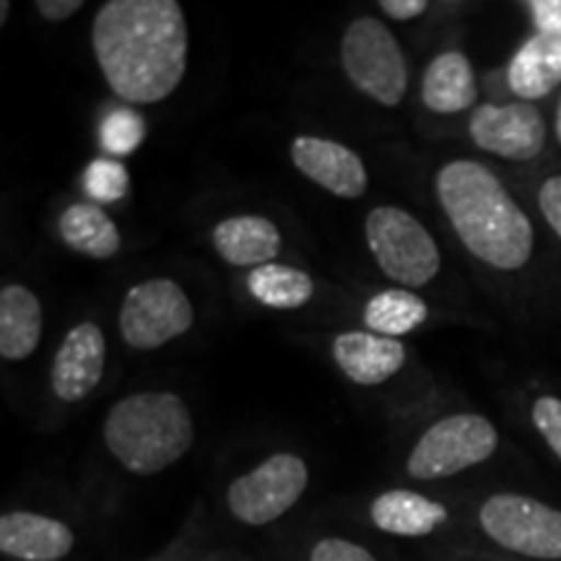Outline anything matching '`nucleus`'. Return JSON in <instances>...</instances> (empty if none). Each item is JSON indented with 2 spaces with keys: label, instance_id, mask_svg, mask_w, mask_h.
Returning a JSON list of instances; mask_svg holds the SVG:
<instances>
[{
  "label": "nucleus",
  "instance_id": "obj_1",
  "mask_svg": "<svg viewBox=\"0 0 561 561\" xmlns=\"http://www.w3.org/2000/svg\"><path fill=\"white\" fill-rule=\"evenodd\" d=\"M107 87L130 104L174 94L187 70V21L178 0H107L91 24Z\"/></svg>",
  "mask_w": 561,
  "mask_h": 561
},
{
  "label": "nucleus",
  "instance_id": "obj_2",
  "mask_svg": "<svg viewBox=\"0 0 561 561\" xmlns=\"http://www.w3.org/2000/svg\"><path fill=\"white\" fill-rule=\"evenodd\" d=\"M437 198L455 234L496 271H520L533 255V224L489 167L455 159L437 174Z\"/></svg>",
  "mask_w": 561,
  "mask_h": 561
},
{
  "label": "nucleus",
  "instance_id": "obj_3",
  "mask_svg": "<svg viewBox=\"0 0 561 561\" xmlns=\"http://www.w3.org/2000/svg\"><path fill=\"white\" fill-rule=\"evenodd\" d=\"M104 442L125 471L161 473L193 447L191 409L174 392H133L110 409Z\"/></svg>",
  "mask_w": 561,
  "mask_h": 561
},
{
  "label": "nucleus",
  "instance_id": "obj_4",
  "mask_svg": "<svg viewBox=\"0 0 561 561\" xmlns=\"http://www.w3.org/2000/svg\"><path fill=\"white\" fill-rule=\"evenodd\" d=\"M341 66L362 94L382 107H398L409 89V66L396 34L375 16H359L341 39Z\"/></svg>",
  "mask_w": 561,
  "mask_h": 561
},
{
  "label": "nucleus",
  "instance_id": "obj_5",
  "mask_svg": "<svg viewBox=\"0 0 561 561\" xmlns=\"http://www.w3.org/2000/svg\"><path fill=\"white\" fill-rule=\"evenodd\" d=\"M364 231L380 271L405 289L426 286L439 273L442 255L437 242L409 210L398 206L371 208Z\"/></svg>",
  "mask_w": 561,
  "mask_h": 561
},
{
  "label": "nucleus",
  "instance_id": "obj_6",
  "mask_svg": "<svg viewBox=\"0 0 561 561\" xmlns=\"http://www.w3.org/2000/svg\"><path fill=\"white\" fill-rule=\"evenodd\" d=\"M500 434L479 413H455L430 426L411 450L409 473L419 481H437L489 460Z\"/></svg>",
  "mask_w": 561,
  "mask_h": 561
},
{
  "label": "nucleus",
  "instance_id": "obj_7",
  "mask_svg": "<svg viewBox=\"0 0 561 561\" xmlns=\"http://www.w3.org/2000/svg\"><path fill=\"white\" fill-rule=\"evenodd\" d=\"M117 322L128 346L151 351L191 331L195 310L178 280L149 278L125 294Z\"/></svg>",
  "mask_w": 561,
  "mask_h": 561
},
{
  "label": "nucleus",
  "instance_id": "obj_8",
  "mask_svg": "<svg viewBox=\"0 0 561 561\" xmlns=\"http://www.w3.org/2000/svg\"><path fill=\"white\" fill-rule=\"evenodd\" d=\"M491 541L530 559H561V512L523 494H494L479 512Z\"/></svg>",
  "mask_w": 561,
  "mask_h": 561
},
{
  "label": "nucleus",
  "instance_id": "obj_9",
  "mask_svg": "<svg viewBox=\"0 0 561 561\" xmlns=\"http://www.w3.org/2000/svg\"><path fill=\"white\" fill-rule=\"evenodd\" d=\"M310 471L294 453H276L231 481L227 491L229 512L244 525H268L289 512L305 494Z\"/></svg>",
  "mask_w": 561,
  "mask_h": 561
},
{
  "label": "nucleus",
  "instance_id": "obj_10",
  "mask_svg": "<svg viewBox=\"0 0 561 561\" xmlns=\"http://www.w3.org/2000/svg\"><path fill=\"white\" fill-rule=\"evenodd\" d=\"M468 136L481 151L512 161H528L543 151L546 121L528 102L481 104L468 123Z\"/></svg>",
  "mask_w": 561,
  "mask_h": 561
},
{
  "label": "nucleus",
  "instance_id": "obj_11",
  "mask_svg": "<svg viewBox=\"0 0 561 561\" xmlns=\"http://www.w3.org/2000/svg\"><path fill=\"white\" fill-rule=\"evenodd\" d=\"M294 167L307 180L333 193L335 198L356 201L367 193L369 172L364 159L339 140L320 136H297L291 144Z\"/></svg>",
  "mask_w": 561,
  "mask_h": 561
},
{
  "label": "nucleus",
  "instance_id": "obj_12",
  "mask_svg": "<svg viewBox=\"0 0 561 561\" xmlns=\"http://www.w3.org/2000/svg\"><path fill=\"white\" fill-rule=\"evenodd\" d=\"M107 364V339L94 322H79L62 339L53 359L50 385L62 403H79L96 390Z\"/></svg>",
  "mask_w": 561,
  "mask_h": 561
},
{
  "label": "nucleus",
  "instance_id": "obj_13",
  "mask_svg": "<svg viewBox=\"0 0 561 561\" xmlns=\"http://www.w3.org/2000/svg\"><path fill=\"white\" fill-rule=\"evenodd\" d=\"M333 359L351 382L375 388L403 369L405 346L371 331H348L335 335Z\"/></svg>",
  "mask_w": 561,
  "mask_h": 561
},
{
  "label": "nucleus",
  "instance_id": "obj_14",
  "mask_svg": "<svg viewBox=\"0 0 561 561\" xmlns=\"http://www.w3.org/2000/svg\"><path fill=\"white\" fill-rule=\"evenodd\" d=\"M76 536L66 523L37 512L0 517V551L21 561H60L73 551Z\"/></svg>",
  "mask_w": 561,
  "mask_h": 561
},
{
  "label": "nucleus",
  "instance_id": "obj_15",
  "mask_svg": "<svg viewBox=\"0 0 561 561\" xmlns=\"http://www.w3.org/2000/svg\"><path fill=\"white\" fill-rule=\"evenodd\" d=\"M214 248L229 265L261 268L280 255L284 237L265 216H229L214 229Z\"/></svg>",
  "mask_w": 561,
  "mask_h": 561
},
{
  "label": "nucleus",
  "instance_id": "obj_16",
  "mask_svg": "<svg viewBox=\"0 0 561 561\" xmlns=\"http://www.w3.org/2000/svg\"><path fill=\"white\" fill-rule=\"evenodd\" d=\"M42 305L32 289L5 284L0 291V356L5 362L30 359L42 339Z\"/></svg>",
  "mask_w": 561,
  "mask_h": 561
},
{
  "label": "nucleus",
  "instance_id": "obj_17",
  "mask_svg": "<svg viewBox=\"0 0 561 561\" xmlns=\"http://www.w3.org/2000/svg\"><path fill=\"white\" fill-rule=\"evenodd\" d=\"M479 100L471 60L462 53H442L430 62L421 79V102L437 115L471 110Z\"/></svg>",
  "mask_w": 561,
  "mask_h": 561
},
{
  "label": "nucleus",
  "instance_id": "obj_18",
  "mask_svg": "<svg viewBox=\"0 0 561 561\" xmlns=\"http://www.w3.org/2000/svg\"><path fill=\"white\" fill-rule=\"evenodd\" d=\"M507 83L525 102L551 94L561 83V34H533L510 60Z\"/></svg>",
  "mask_w": 561,
  "mask_h": 561
},
{
  "label": "nucleus",
  "instance_id": "obj_19",
  "mask_svg": "<svg viewBox=\"0 0 561 561\" xmlns=\"http://www.w3.org/2000/svg\"><path fill=\"white\" fill-rule=\"evenodd\" d=\"M369 517L377 528L390 536L419 538L430 536L447 520V507L416 491L390 489L371 502Z\"/></svg>",
  "mask_w": 561,
  "mask_h": 561
},
{
  "label": "nucleus",
  "instance_id": "obj_20",
  "mask_svg": "<svg viewBox=\"0 0 561 561\" xmlns=\"http://www.w3.org/2000/svg\"><path fill=\"white\" fill-rule=\"evenodd\" d=\"M60 240L79 255L94 257V261H110L121 252V229L112 221L107 210L96 203H73L62 210L58 221Z\"/></svg>",
  "mask_w": 561,
  "mask_h": 561
},
{
  "label": "nucleus",
  "instance_id": "obj_21",
  "mask_svg": "<svg viewBox=\"0 0 561 561\" xmlns=\"http://www.w3.org/2000/svg\"><path fill=\"white\" fill-rule=\"evenodd\" d=\"M248 289L261 305L273 310H299L314 297V280L310 273L284 263H268L252 268Z\"/></svg>",
  "mask_w": 561,
  "mask_h": 561
},
{
  "label": "nucleus",
  "instance_id": "obj_22",
  "mask_svg": "<svg viewBox=\"0 0 561 561\" xmlns=\"http://www.w3.org/2000/svg\"><path fill=\"white\" fill-rule=\"evenodd\" d=\"M430 318L426 301L409 289H385L364 307V325L385 339H401Z\"/></svg>",
  "mask_w": 561,
  "mask_h": 561
},
{
  "label": "nucleus",
  "instance_id": "obj_23",
  "mask_svg": "<svg viewBox=\"0 0 561 561\" xmlns=\"http://www.w3.org/2000/svg\"><path fill=\"white\" fill-rule=\"evenodd\" d=\"M146 138V121L136 110H112L100 125V144L112 157H130Z\"/></svg>",
  "mask_w": 561,
  "mask_h": 561
},
{
  "label": "nucleus",
  "instance_id": "obj_24",
  "mask_svg": "<svg viewBox=\"0 0 561 561\" xmlns=\"http://www.w3.org/2000/svg\"><path fill=\"white\" fill-rule=\"evenodd\" d=\"M83 191L94 203H115L130 191V172L117 159H94L83 172Z\"/></svg>",
  "mask_w": 561,
  "mask_h": 561
},
{
  "label": "nucleus",
  "instance_id": "obj_25",
  "mask_svg": "<svg viewBox=\"0 0 561 561\" xmlns=\"http://www.w3.org/2000/svg\"><path fill=\"white\" fill-rule=\"evenodd\" d=\"M533 424L541 432L546 445L561 460V401L559 398L543 396L533 403Z\"/></svg>",
  "mask_w": 561,
  "mask_h": 561
},
{
  "label": "nucleus",
  "instance_id": "obj_26",
  "mask_svg": "<svg viewBox=\"0 0 561 561\" xmlns=\"http://www.w3.org/2000/svg\"><path fill=\"white\" fill-rule=\"evenodd\" d=\"M310 561H377L359 543H351L346 538H322L310 553Z\"/></svg>",
  "mask_w": 561,
  "mask_h": 561
},
{
  "label": "nucleus",
  "instance_id": "obj_27",
  "mask_svg": "<svg viewBox=\"0 0 561 561\" xmlns=\"http://www.w3.org/2000/svg\"><path fill=\"white\" fill-rule=\"evenodd\" d=\"M538 206H541L543 219L549 221V227L557 231L561 240V174L543 182L541 193H538Z\"/></svg>",
  "mask_w": 561,
  "mask_h": 561
},
{
  "label": "nucleus",
  "instance_id": "obj_28",
  "mask_svg": "<svg viewBox=\"0 0 561 561\" xmlns=\"http://www.w3.org/2000/svg\"><path fill=\"white\" fill-rule=\"evenodd\" d=\"M528 9L538 34H561V0H533Z\"/></svg>",
  "mask_w": 561,
  "mask_h": 561
},
{
  "label": "nucleus",
  "instance_id": "obj_29",
  "mask_svg": "<svg viewBox=\"0 0 561 561\" xmlns=\"http://www.w3.org/2000/svg\"><path fill=\"white\" fill-rule=\"evenodd\" d=\"M380 9L385 11V16L396 21H411L419 19L421 13H426L430 3H426V0H382Z\"/></svg>",
  "mask_w": 561,
  "mask_h": 561
},
{
  "label": "nucleus",
  "instance_id": "obj_30",
  "mask_svg": "<svg viewBox=\"0 0 561 561\" xmlns=\"http://www.w3.org/2000/svg\"><path fill=\"white\" fill-rule=\"evenodd\" d=\"M34 9L42 13L47 21H66L83 9L81 0H37Z\"/></svg>",
  "mask_w": 561,
  "mask_h": 561
},
{
  "label": "nucleus",
  "instance_id": "obj_31",
  "mask_svg": "<svg viewBox=\"0 0 561 561\" xmlns=\"http://www.w3.org/2000/svg\"><path fill=\"white\" fill-rule=\"evenodd\" d=\"M9 9H11L9 0H3V3H0V21H3V24H5V19H9Z\"/></svg>",
  "mask_w": 561,
  "mask_h": 561
},
{
  "label": "nucleus",
  "instance_id": "obj_32",
  "mask_svg": "<svg viewBox=\"0 0 561 561\" xmlns=\"http://www.w3.org/2000/svg\"><path fill=\"white\" fill-rule=\"evenodd\" d=\"M557 136H559V144H561V102H559V115H557Z\"/></svg>",
  "mask_w": 561,
  "mask_h": 561
}]
</instances>
